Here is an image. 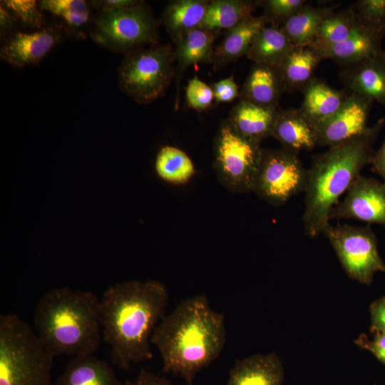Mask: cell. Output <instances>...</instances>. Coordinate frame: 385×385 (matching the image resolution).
<instances>
[{
  "label": "cell",
  "mask_w": 385,
  "mask_h": 385,
  "mask_svg": "<svg viewBox=\"0 0 385 385\" xmlns=\"http://www.w3.org/2000/svg\"><path fill=\"white\" fill-rule=\"evenodd\" d=\"M38 5L41 10L60 17L75 29L82 27L89 19V9L83 0H43Z\"/></svg>",
  "instance_id": "obj_31"
},
{
  "label": "cell",
  "mask_w": 385,
  "mask_h": 385,
  "mask_svg": "<svg viewBox=\"0 0 385 385\" xmlns=\"http://www.w3.org/2000/svg\"><path fill=\"white\" fill-rule=\"evenodd\" d=\"M357 23L351 7L334 11L322 21L310 46L319 48L343 41L351 35Z\"/></svg>",
  "instance_id": "obj_30"
},
{
  "label": "cell",
  "mask_w": 385,
  "mask_h": 385,
  "mask_svg": "<svg viewBox=\"0 0 385 385\" xmlns=\"http://www.w3.org/2000/svg\"><path fill=\"white\" fill-rule=\"evenodd\" d=\"M383 38L358 21L353 32L344 41L328 46L313 48L322 59L330 58L344 67L381 53Z\"/></svg>",
  "instance_id": "obj_15"
},
{
  "label": "cell",
  "mask_w": 385,
  "mask_h": 385,
  "mask_svg": "<svg viewBox=\"0 0 385 385\" xmlns=\"http://www.w3.org/2000/svg\"><path fill=\"white\" fill-rule=\"evenodd\" d=\"M265 16H250L227 32L216 47L212 56L218 64H225L246 54L255 37L266 26Z\"/></svg>",
  "instance_id": "obj_23"
},
{
  "label": "cell",
  "mask_w": 385,
  "mask_h": 385,
  "mask_svg": "<svg viewBox=\"0 0 385 385\" xmlns=\"http://www.w3.org/2000/svg\"><path fill=\"white\" fill-rule=\"evenodd\" d=\"M304 0H269L265 1L268 19H273L285 22L300 10L307 3Z\"/></svg>",
  "instance_id": "obj_35"
},
{
  "label": "cell",
  "mask_w": 385,
  "mask_h": 385,
  "mask_svg": "<svg viewBox=\"0 0 385 385\" xmlns=\"http://www.w3.org/2000/svg\"><path fill=\"white\" fill-rule=\"evenodd\" d=\"M34 324L41 343L54 356L93 355L103 337L100 299L91 291L53 288L38 299Z\"/></svg>",
  "instance_id": "obj_4"
},
{
  "label": "cell",
  "mask_w": 385,
  "mask_h": 385,
  "mask_svg": "<svg viewBox=\"0 0 385 385\" xmlns=\"http://www.w3.org/2000/svg\"><path fill=\"white\" fill-rule=\"evenodd\" d=\"M323 233L352 279L369 285L375 273H385V263L378 252L376 236L369 225L329 224Z\"/></svg>",
  "instance_id": "obj_8"
},
{
  "label": "cell",
  "mask_w": 385,
  "mask_h": 385,
  "mask_svg": "<svg viewBox=\"0 0 385 385\" xmlns=\"http://www.w3.org/2000/svg\"><path fill=\"white\" fill-rule=\"evenodd\" d=\"M332 12V7H316L306 4L280 29L294 46H309L314 42L322 21Z\"/></svg>",
  "instance_id": "obj_25"
},
{
  "label": "cell",
  "mask_w": 385,
  "mask_h": 385,
  "mask_svg": "<svg viewBox=\"0 0 385 385\" xmlns=\"http://www.w3.org/2000/svg\"><path fill=\"white\" fill-rule=\"evenodd\" d=\"M294 47L280 28L265 26L255 37L246 55L256 64L277 68Z\"/></svg>",
  "instance_id": "obj_22"
},
{
  "label": "cell",
  "mask_w": 385,
  "mask_h": 385,
  "mask_svg": "<svg viewBox=\"0 0 385 385\" xmlns=\"http://www.w3.org/2000/svg\"><path fill=\"white\" fill-rule=\"evenodd\" d=\"M212 90L218 102L232 101L238 94L237 86L232 76L215 83Z\"/></svg>",
  "instance_id": "obj_37"
},
{
  "label": "cell",
  "mask_w": 385,
  "mask_h": 385,
  "mask_svg": "<svg viewBox=\"0 0 385 385\" xmlns=\"http://www.w3.org/2000/svg\"><path fill=\"white\" fill-rule=\"evenodd\" d=\"M54 357L16 314H0V385H51Z\"/></svg>",
  "instance_id": "obj_5"
},
{
  "label": "cell",
  "mask_w": 385,
  "mask_h": 385,
  "mask_svg": "<svg viewBox=\"0 0 385 385\" xmlns=\"http://www.w3.org/2000/svg\"><path fill=\"white\" fill-rule=\"evenodd\" d=\"M345 91L377 101L385 108V51L347 66L340 72Z\"/></svg>",
  "instance_id": "obj_13"
},
{
  "label": "cell",
  "mask_w": 385,
  "mask_h": 385,
  "mask_svg": "<svg viewBox=\"0 0 385 385\" xmlns=\"http://www.w3.org/2000/svg\"><path fill=\"white\" fill-rule=\"evenodd\" d=\"M60 38L58 31L52 27L15 33L1 47V58L19 68L36 64L56 46Z\"/></svg>",
  "instance_id": "obj_14"
},
{
  "label": "cell",
  "mask_w": 385,
  "mask_h": 385,
  "mask_svg": "<svg viewBox=\"0 0 385 385\" xmlns=\"http://www.w3.org/2000/svg\"><path fill=\"white\" fill-rule=\"evenodd\" d=\"M95 3L100 6L101 11H110L133 6L138 4V1L131 0H106L95 1Z\"/></svg>",
  "instance_id": "obj_41"
},
{
  "label": "cell",
  "mask_w": 385,
  "mask_h": 385,
  "mask_svg": "<svg viewBox=\"0 0 385 385\" xmlns=\"http://www.w3.org/2000/svg\"><path fill=\"white\" fill-rule=\"evenodd\" d=\"M208 4L197 0H179L170 3L163 14L168 31L177 39L183 34L199 28Z\"/></svg>",
  "instance_id": "obj_27"
},
{
  "label": "cell",
  "mask_w": 385,
  "mask_h": 385,
  "mask_svg": "<svg viewBox=\"0 0 385 385\" xmlns=\"http://www.w3.org/2000/svg\"><path fill=\"white\" fill-rule=\"evenodd\" d=\"M372 103L348 93L344 102L333 115L314 126L317 145L330 148L364 132L368 128Z\"/></svg>",
  "instance_id": "obj_12"
},
{
  "label": "cell",
  "mask_w": 385,
  "mask_h": 385,
  "mask_svg": "<svg viewBox=\"0 0 385 385\" xmlns=\"http://www.w3.org/2000/svg\"><path fill=\"white\" fill-rule=\"evenodd\" d=\"M371 165L372 170L382 178L385 184V138L380 148L374 152Z\"/></svg>",
  "instance_id": "obj_40"
},
{
  "label": "cell",
  "mask_w": 385,
  "mask_h": 385,
  "mask_svg": "<svg viewBox=\"0 0 385 385\" xmlns=\"http://www.w3.org/2000/svg\"><path fill=\"white\" fill-rule=\"evenodd\" d=\"M302 91L304 101L299 111L313 127L333 115L348 95L345 90H336L314 78Z\"/></svg>",
  "instance_id": "obj_19"
},
{
  "label": "cell",
  "mask_w": 385,
  "mask_h": 385,
  "mask_svg": "<svg viewBox=\"0 0 385 385\" xmlns=\"http://www.w3.org/2000/svg\"><path fill=\"white\" fill-rule=\"evenodd\" d=\"M56 385H123L110 364L93 355L71 357Z\"/></svg>",
  "instance_id": "obj_17"
},
{
  "label": "cell",
  "mask_w": 385,
  "mask_h": 385,
  "mask_svg": "<svg viewBox=\"0 0 385 385\" xmlns=\"http://www.w3.org/2000/svg\"><path fill=\"white\" fill-rule=\"evenodd\" d=\"M284 90L277 68L256 64L245 83L243 101L276 108L279 95Z\"/></svg>",
  "instance_id": "obj_24"
},
{
  "label": "cell",
  "mask_w": 385,
  "mask_h": 385,
  "mask_svg": "<svg viewBox=\"0 0 385 385\" xmlns=\"http://www.w3.org/2000/svg\"><path fill=\"white\" fill-rule=\"evenodd\" d=\"M173 55L168 46L133 51L118 68L120 89L139 103H148L161 96L173 75Z\"/></svg>",
  "instance_id": "obj_6"
},
{
  "label": "cell",
  "mask_w": 385,
  "mask_h": 385,
  "mask_svg": "<svg viewBox=\"0 0 385 385\" xmlns=\"http://www.w3.org/2000/svg\"><path fill=\"white\" fill-rule=\"evenodd\" d=\"M155 170L163 180L172 184H184L195 174V167L188 155L178 148L164 146L158 153Z\"/></svg>",
  "instance_id": "obj_28"
},
{
  "label": "cell",
  "mask_w": 385,
  "mask_h": 385,
  "mask_svg": "<svg viewBox=\"0 0 385 385\" xmlns=\"http://www.w3.org/2000/svg\"><path fill=\"white\" fill-rule=\"evenodd\" d=\"M91 36L96 43L115 52L154 43L157 37L151 14L139 2L124 9L101 11Z\"/></svg>",
  "instance_id": "obj_9"
},
{
  "label": "cell",
  "mask_w": 385,
  "mask_h": 385,
  "mask_svg": "<svg viewBox=\"0 0 385 385\" xmlns=\"http://www.w3.org/2000/svg\"><path fill=\"white\" fill-rule=\"evenodd\" d=\"M354 342L361 348L371 352L385 364V334L375 332L372 339H369L366 334H361Z\"/></svg>",
  "instance_id": "obj_36"
},
{
  "label": "cell",
  "mask_w": 385,
  "mask_h": 385,
  "mask_svg": "<svg viewBox=\"0 0 385 385\" xmlns=\"http://www.w3.org/2000/svg\"><path fill=\"white\" fill-rule=\"evenodd\" d=\"M123 385H173L165 377L142 369L133 380H127Z\"/></svg>",
  "instance_id": "obj_39"
},
{
  "label": "cell",
  "mask_w": 385,
  "mask_h": 385,
  "mask_svg": "<svg viewBox=\"0 0 385 385\" xmlns=\"http://www.w3.org/2000/svg\"><path fill=\"white\" fill-rule=\"evenodd\" d=\"M227 339L225 317L205 295L182 300L155 327L151 344L158 350L163 371L193 385L196 374L216 360Z\"/></svg>",
  "instance_id": "obj_2"
},
{
  "label": "cell",
  "mask_w": 385,
  "mask_h": 385,
  "mask_svg": "<svg viewBox=\"0 0 385 385\" xmlns=\"http://www.w3.org/2000/svg\"><path fill=\"white\" fill-rule=\"evenodd\" d=\"M283 379L282 361L271 352L237 359L226 385H282Z\"/></svg>",
  "instance_id": "obj_16"
},
{
  "label": "cell",
  "mask_w": 385,
  "mask_h": 385,
  "mask_svg": "<svg viewBox=\"0 0 385 385\" xmlns=\"http://www.w3.org/2000/svg\"><path fill=\"white\" fill-rule=\"evenodd\" d=\"M385 123L379 119L360 135L315 156L307 169L302 222L305 234L314 237L329 224V214L361 172L371 164L374 144Z\"/></svg>",
  "instance_id": "obj_3"
},
{
  "label": "cell",
  "mask_w": 385,
  "mask_h": 385,
  "mask_svg": "<svg viewBox=\"0 0 385 385\" xmlns=\"http://www.w3.org/2000/svg\"><path fill=\"white\" fill-rule=\"evenodd\" d=\"M351 8L359 22L385 36V0H360Z\"/></svg>",
  "instance_id": "obj_32"
},
{
  "label": "cell",
  "mask_w": 385,
  "mask_h": 385,
  "mask_svg": "<svg viewBox=\"0 0 385 385\" xmlns=\"http://www.w3.org/2000/svg\"><path fill=\"white\" fill-rule=\"evenodd\" d=\"M213 90L198 78L188 81L186 88V98L190 107L201 111L209 107L214 98Z\"/></svg>",
  "instance_id": "obj_34"
},
{
  "label": "cell",
  "mask_w": 385,
  "mask_h": 385,
  "mask_svg": "<svg viewBox=\"0 0 385 385\" xmlns=\"http://www.w3.org/2000/svg\"><path fill=\"white\" fill-rule=\"evenodd\" d=\"M1 4L28 26L39 29L43 23L41 9L34 0H5Z\"/></svg>",
  "instance_id": "obj_33"
},
{
  "label": "cell",
  "mask_w": 385,
  "mask_h": 385,
  "mask_svg": "<svg viewBox=\"0 0 385 385\" xmlns=\"http://www.w3.org/2000/svg\"><path fill=\"white\" fill-rule=\"evenodd\" d=\"M253 4L237 0H219L208 4L205 16L199 26L211 31L231 29L252 16Z\"/></svg>",
  "instance_id": "obj_26"
},
{
  "label": "cell",
  "mask_w": 385,
  "mask_h": 385,
  "mask_svg": "<svg viewBox=\"0 0 385 385\" xmlns=\"http://www.w3.org/2000/svg\"><path fill=\"white\" fill-rule=\"evenodd\" d=\"M307 169L298 153L282 148L263 150L253 192L268 203L279 206L304 192Z\"/></svg>",
  "instance_id": "obj_10"
},
{
  "label": "cell",
  "mask_w": 385,
  "mask_h": 385,
  "mask_svg": "<svg viewBox=\"0 0 385 385\" xmlns=\"http://www.w3.org/2000/svg\"><path fill=\"white\" fill-rule=\"evenodd\" d=\"M263 150L260 143L223 125L215 145V168L220 182L234 192H253Z\"/></svg>",
  "instance_id": "obj_7"
},
{
  "label": "cell",
  "mask_w": 385,
  "mask_h": 385,
  "mask_svg": "<svg viewBox=\"0 0 385 385\" xmlns=\"http://www.w3.org/2000/svg\"><path fill=\"white\" fill-rule=\"evenodd\" d=\"M339 219H354L385 227V184L361 175L329 214V220Z\"/></svg>",
  "instance_id": "obj_11"
},
{
  "label": "cell",
  "mask_w": 385,
  "mask_h": 385,
  "mask_svg": "<svg viewBox=\"0 0 385 385\" xmlns=\"http://www.w3.org/2000/svg\"><path fill=\"white\" fill-rule=\"evenodd\" d=\"M371 330L385 334V297L374 302L370 306Z\"/></svg>",
  "instance_id": "obj_38"
},
{
  "label": "cell",
  "mask_w": 385,
  "mask_h": 385,
  "mask_svg": "<svg viewBox=\"0 0 385 385\" xmlns=\"http://www.w3.org/2000/svg\"><path fill=\"white\" fill-rule=\"evenodd\" d=\"M277 113L276 108L242 101L235 108L230 124L242 136L260 143L272 135Z\"/></svg>",
  "instance_id": "obj_20"
},
{
  "label": "cell",
  "mask_w": 385,
  "mask_h": 385,
  "mask_svg": "<svg viewBox=\"0 0 385 385\" xmlns=\"http://www.w3.org/2000/svg\"><path fill=\"white\" fill-rule=\"evenodd\" d=\"M272 135L282 148L296 153L317 145L314 128L299 109L278 111Z\"/></svg>",
  "instance_id": "obj_18"
},
{
  "label": "cell",
  "mask_w": 385,
  "mask_h": 385,
  "mask_svg": "<svg viewBox=\"0 0 385 385\" xmlns=\"http://www.w3.org/2000/svg\"><path fill=\"white\" fill-rule=\"evenodd\" d=\"M169 294L154 280H128L109 286L100 299L103 341L113 364L128 370L152 359V334L166 314Z\"/></svg>",
  "instance_id": "obj_1"
},
{
  "label": "cell",
  "mask_w": 385,
  "mask_h": 385,
  "mask_svg": "<svg viewBox=\"0 0 385 385\" xmlns=\"http://www.w3.org/2000/svg\"><path fill=\"white\" fill-rule=\"evenodd\" d=\"M322 60L313 47H294L277 68L284 90H302L313 78L317 65Z\"/></svg>",
  "instance_id": "obj_21"
},
{
  "label": "cell",
  "mask_w": 385,
  "mask_h": 385,
  "mask_svg": "<svg viewBox=\"0 0 385 385\" xmlns=\"http://www.w3.org/2000/svg\"><path fill=\"white\" fill-rule=\"evenodd\" d=\"M215 35L212 31L197 28L177 38V56L180 66L210 60L212 55Z\"/></svg>",
  "instance_id": "obj_29"
},
{
  "label": "cell",
  "mask_w": 385,
  "mask_h": 385,
  "mask_svg": "<svg viewBox=\"0 0 385 385\" xmlns=\"http://www.w3.org/2000/svg\"><path fill=\"white\" fill-rule=\"evenodd\" d=\"M16 18L14 15L6 7L1 4L0 6V28L1 34H4L9 31L14 26V21Z\"/></svg>",
  "instance_id": "obj_42"
}]
</instances>
